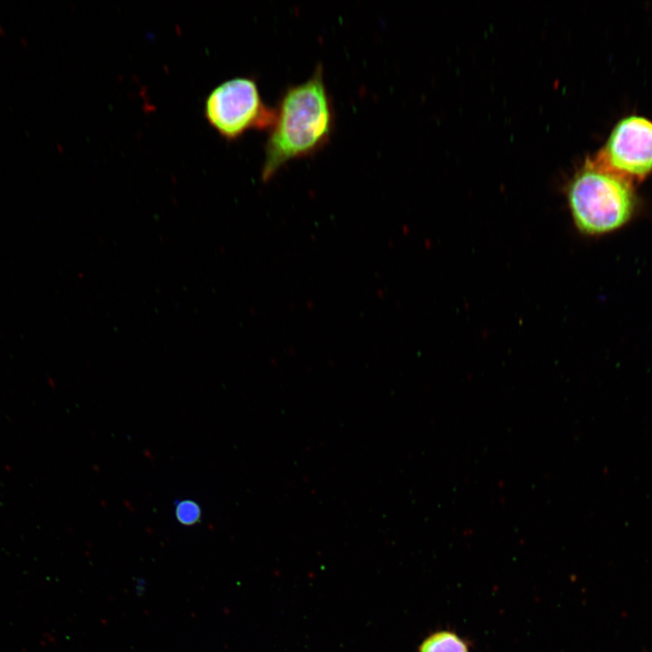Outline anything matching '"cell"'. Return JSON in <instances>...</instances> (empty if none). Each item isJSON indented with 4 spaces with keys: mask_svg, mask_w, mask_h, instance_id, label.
Listing matches in <instances>:
<instances>
[{
    "mask_svg": "<svg viewBox=\"0 0 652 652\" xmlns=\"http://www.w3.org/2000/svg\"><path fill=\"white\" fill-rule=\"evenodd\" d=\"M274 110L264 143L263 182H269L289 162L312 157L331 141L336 115L322 65L305 82L288 86Z\"/></svg>",
    "mask_w": 652,
    "mask_h": 652,
    "instance_id": "obj_1",
    "label": "cell"
},
{
    "mask_svg": "<svg viewBox=\"0 0 652 652\" xmlns=\"http://www.w3.org/2000/svg\"><path fill=\"white\" fill-rule=\"evenodd\" d=\"M567 198L574 225L585 235L614 231L631 217L636 205L628 178L588 161L573 177Z\"/></svg>",
    "mask_w": 652,
    "mask_h": 652,
    "instance_id": "obj_2",
    "label": "cell"
},
{
    "mask_svg": "<svg viewBox=\"0 0 652 652\" xmlns=\"http://www.w3.org/2000/svg\"><path fill=\"white\" fill-rule=\"evenodd\" d=\"M204 114L220 137L235 141L251 130H268L275 110L263 100L255 79L238 76L219 83L209 92Z\"/></svg>",
    "mask_w": 652,
    "mask_h": 652,
    "instance_id": "obj_3",
    "label": "cell"
},
{
    "mask_svg": "<svg viewBox=\"0 0 652 652\" xmlns=\"http://www.w3.org/2000/svg\"><path fill=\"white\" fill-rule=\"evenodd\" d=\"M595 161L624 177L644 178L652 171V122L637 116L620 120Z\"/></svg>",
    "mask_w": 652,
    "mask_h": 652,
    "instance_id": "obj_4",
    "label": "cell"
},
{
    "mask_svg": "<svg viewBox=\"0 0 652 652\" xmlns=\"http://www.w3.org/2000/svg\"><path fill=\"white\" fill-rule=\"evenodd\" d=\"M420 652H468V649L455 634L441 631L428 637L421 644Z\"/></svg>",
    "mask_w": 652,
    "mask_h": 652,
    "instance_id": "obj_5",
    "label": "cell"
},
{
    "mask_svg": "<svg viewBox=\"0 0 652 652\" xmlns=\"http://www.w3.org/2000/svg\"><path fill=\"white\" fill-rule=\"evenodd\" d=\"M202 511L197 503L184 499L175 502V515L184 525H193L200 521Z\"/></svg>",
    "mask_w": 652,
    "mask_h": 652,
    "instance_id": "obj_6",
    "label": "cell"
}]
</instances>
